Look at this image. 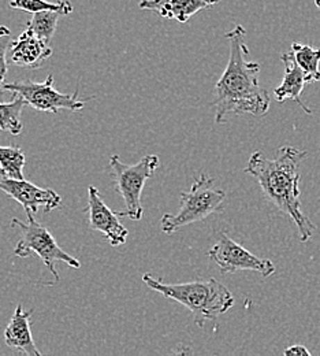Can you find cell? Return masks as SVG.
I'll return each mask as SVG.
<instances>
[{
	"label": "cell",
	"mask_w": 320,
	"mask_h": 356,
	"mask_svg": "<svg viewBox=\"0 0 320 356\" xmlns=\"http://www.w3.org/2000/svg\"><path fill=\"white\" fill-rule=\"evenodd\" d=\"M215 179L201 173L192 188L181 193V206L177 214H165L160 220L162 232L173 234L192 223L200 222L222 210L226 192L217 189Z\"/></svg>",
	"instance_id": "obj_4"
},
{
	"label": "cell",
	"mask_w": 320,
	"mask_h": 356,
	"mask_svg": "<svg viewBox=\"0 0 320 356\" xmlns=\"http://www.w3.org/2000/svg\"><path fill=\"white\" fill-rule=\"evenodd\" d=\"M315 4H317L318 8H320V0H315Z\"/></svg>",
	"instance_id": "obj_22"
},
{
	"label": "cell",
	"mask_w": 320,
	"mask_h": 356,
	"mask_svg": "<svg viewBox=\"0 0 320 356\" xmlns=\"http://www.w3.org/2000/svg\"><path fill=\"white\" fill-rule=\"evenodd\" d=\"M31 315L32 312H25L22 305H18L4 330V341L21 354L40 356L42 353L37 350L31 332Z\"/></svg>",
	"instance_id": "obj_14"
},
{
	"label": "cell",
	"mask_w": 320,
	"mask_h": 356,
	"mask_svg": "<svg viewBox=\"0 0 320 356\" xmlns=\"http://www.w3.org/2000/svg\"><path fill=\"white\" fill-rule=\"evenodd\" d=\"M0 189L18 202L26 213L37 214L43 207L44 213H51L62 206V197L53 189H43L37 185L15 178H0Z\"/></svg>",
	"instance_id": "obj_9"
},
{
	"label": "cell",
	"mask_w": 320,
	"mask_h": 356,
	"mask_svg": "<svg viewBox=\"0 0 320 356\" xmlns=\"http://www.w3.org/2000/svg\"><path fill=\"white\" fill-rule=\"evenodd\" d=\"M222 0H141L138 7L141 10H151L166 19H176L187 22L196 13L211 8Z\"/></svg>",
	"instance_id": "obj_13"
},
{
	"label": "cell",
	"mask_w": 320,
	"mask_h": 356,
	"mask_svg": "<svg viewBox=\"0 0 320 356\" xmlns=\"http://www.w3.org/2000/svg\"><path fill=\"white\" fill-rule=\"evenodd\" d=\"M307 156V151L285 145L276 151L274 158L253 152L244 170L258 179L264 196L275 207L292 218L303 243L310 241L317 229L303 213L300 200V166Z\"/></svg>",
	"instance_id": "obj_2"
},
{
	"label": "cell",
	"mask_w": 320,
	"mask_h": 356,
	"mask_svg": "<svg viewBox=\"0 0 320 356\" xmlns=\"http://www.w3.org/2000/svg\"><path fill=\"white\" fill-rule=\"evenodd\" d=\"M159 163L158 155H145L136 165L124 163L119 155L110 158V175L114 178L117 191L125 203V210L118 213L119 217L132 221H140L142 218L144 209L141 204V193L145 182L153 176Z\"/></svg>",
	"instance_id": "obj_5"
},
{
	"label": "cell",
	"mask_w": 320,
	"mask_h": 356,
	"mask_svg": "<svg viewBox=\"0 0 320 356\" xmlns=\"http://www.w3.org/2000/svg\"><path fill=\"white\" fill-rule=\"evenodd\" d=\"M3 90H8L14 95L21 96L28 106H32L33 108L51 113V114H59L60 110H69V111H78L85 107V104L96 97L91 96L87 99H80V90L76 89L73 95L60 93L53 87V77L48 76L44 83H36V81H15V83H6Z\"/></svg>",
	"instance_id": "obj_7"
},
{
	"label": "cell",
	"mask_w": 320,
	"mask_h": 356,
	"mask_svg": "<svg viewBox=\"0 0 320 356\" xmlns=\"http://www.w3.org/2000/svg\"><path fill=\"white\" fill-rule=\"evenodd\" d=\"M208 257L218 265L222 274L251 270L260 273L263 277H270L275 273V265L271 261L253 255L231 240L226 233L219 234L218 241L208 251Z\"/></svg>",
	"instance_id": "obj_8"
},
{
	"label": "cell",
	"mask_w": 320,
	"mask_h": 356,
	"mask_svg": "<svg viewBox=\"0 0 320 356\" xmlns=\"http://www.w3.org/2000/svg\"><path fill=\"white\" fill-rule=\"evenodd\" d=\"M246 31L237 25L226 33L230 55L228 66L215 86V124L224 125L230 115L249 114L264 117L270 108V95L259 83L260 65L249 60V48L245 43Z\"/></svg>",
	"instance_id": "obj_1"
},
{
	"label": "cell",
	"mask_w": 320,
	"mask_h": 356,
	"mask_svg": "<svg viewBox=\"0 0 320 356\" xmlns=\"http://www.w3.org/2000/svg\"><path fill=\"white\" fill-rule=\"evenodd\" d=\"M292 51L298 66L307 77V83H320V48L293 43Z\"/></svg>",
	"instance_id": "obj_16"
},
{
	"label": "cell",
	"mask_w": 320,
	"mask_h": 356,
	"mask_svg": "<svg viewBox=\"0 0 320 356\" xmlns=\"http://www.w3.org/2000/svg\"><path fill=\"white\" fill-rule=\"evenodd\" d=\"M25 106L26 102L14 93L10 102H0V132H8L12 136L22 132L24 125L19 117Z\"/></svg>",
	"instance_id": "obj_15"
},
{
	"label": "cell",
	"mask_w": 320,
	"mask_h": 356,
	"mask_svg": "<svg viewBox=\"0 0 320 356\" xmlns=\"http://www.w3.org/2000/svg\"><path fill=\"white\" fill-rule=\"evenodd\" d=\"M142 281L152 291L185 306L194 315V322L200 327L207 321H215L229 312L234 305L231 292L215 278L185 284H166L160 278L145 273Z\"/></svg>",
	"instance_id": "obj_3"
},
{
	"label": "cell",
	"mask_w": 320,
	"mask_h": 356,
	"mask_svg": "<svg viewBox=\"0 0 320 356\" xmlns=\"http://www.w3.org/2000/svg\"><path fill=\"white\" fill-rule=\"evenodd\" d=\"M25 155L19 147H0V175L3 178L22 179Z\"/></svg>",
	"instance_id": "obj_17"
},
{
	"label": "cell",
	"mask_w": 320,
	"mask_h": 356,
	"mask_svg": "<svg viewBox=\"0 0 320 356\" xmlns=\"http://www.w3.org/2000/svg\"><path fill=\"white\" fill-rule=\"evenodd\" d=\"M62 15H66L63 11H55V10H46V11H39L35 13L32 19L28 22V26L43 40H46L47 43H51L55 32H56V26H58V21Z\"/></svg>",
	"instance_id": "obj_18"
},
{
	"label": "cell",
	"mask_w": 320,
	"mask_h": 356,
	"mask_svg": "<svg viewBox=\"0 0 320 356\" xmlns=\"http://www.w3.org/2000/svg\"><path fill=\"white\" fill-rule=\"evenodd\" d=\"M280 60L285 66V77L282 80V84L274 89L275 99L282 103L286 99H292L294 100L307 114H312V110L310 107H307L304 104V102L301 100V93L303 89L305 87L307 83V77L305 73L303 72V69L298 66L294 54L292 49L283 52L280 55Z\"/></svg>",
	"instance_id": "obj_12"
},
{
	"label": "cell",
	"mask_w": 320,
	"mask_h": 356,
	"mask_svg": "<svg viewBox=\"0 0 320 356\" xmlns=\"http://www.w3.org/2000/svg\"><path fill=\"white\" fill-rule=\"evenodd\" d=\"M28 222H22L17 218L11 221V226L18 227L21 237L14 248V255L18 258H28L32 252L37 254L47 268L52 273L55 281H59V274L55 268V262H63L71 268H80L81 264L77 258L65 252L53 236L48 232L44 225L35 220L33 213H26Z\"/></svg>",
	"instance_id": "obj_6"
},
{
	"label": "cell",
	"mask_w": 320,
	"mask_h": 356,
	"mask_svg": "<svg viewBox=\"0 0 320 356\" xmlns=\"http://www.w3.org/2000/svg\"><path fill=\"white\" fill-rule=\"evenodd\" d=\"M11 8L28 11V13H39L46 10H55V11H63L66 15L73 13V6L69 0H59L56 3L48 1V0H11L10 1Z\"/></svg>",
	"instance_id": "obj_19"
},
{
	"label": "cell",
	"mask_w": 320,
	"mask_h": 356,
	"mask_svg": "<svg viewBox=\"0 0 320 356\" xmlns=\"http://www.w3.org/2000/svg\"><path fill=\"white\" fill-rule=\"evenodd\" d=\"M88 222L92 230L100 232L108 240L111 247L126 244L129 232L119 221L118 213L112 211L101 197L100 192L93 186H88V204L85 209Z\"/></svg>",
	"instance_id": "obj_10"
},
{
	"label": "cell",
	"mask_w": 320,
	"mask_h": 356,
	"mask_svg": "<svg viewBox=\"0 0 320 356\" xmlns=\"http://www.w3.org/2000/svg\"><path fill=\"white\" fill-rule=\"evenodd\" d=\"M10 47V62L18 67L28 69L42 67L53 52L49 43L40 39L29 26L11 42Z\"/></svg>",
	"instance_id": "obj_11"
},
{
	"label": "cell",
	"mask_w": 320,
	"mask_h": 356,
	"mask_svg": "<svg viewBox=\"0 0 320 356\" xmlns=\"http://www.w3.org/2000/svg\"><path fill=\"white\" fill-rule=\"evenodd\" d=\"M11 32L7 26L0 25V92L3 90V87L6 84V76L8 72V65H7V48L11 44L10 40Z\"/></svg>",
	"instance_id": "obj_20"
},
{
	"label": "cell",
	"mask_w": 320,
	"mask_h": 356,
	"mask_svg": "<svg viewBox=\"0 0 320 356\" xmlns=\"http://www.w3.org/2000/svg\"><path fill=\"white\" fill-rule=\"evenodd\" d=\"M283 355L311 356L312 354L304 346H292L283 351Z\"/></svg>",
	"instance_id": "obj_21"
}]
</instances>
